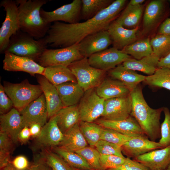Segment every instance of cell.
Wrapping results in <instances>:
<instances>
[{"instance_id": "6da1fadb", "label": "cell", "mask_w": 170, "mask_h": 170, "mask_svg": "<svg viewBox=\"0 0 170 170\" xmlns=\"http://www.w3.org/2000/svg\"><path fill=\"white\" fill-rule=\"evenodd\" d=\"M122 9L120 3L114 1L94 17L84 22L71 24L54 22L50 26L44 38L52 47L63 48L78 44L89 35L107 30Z\"/></svg>"}, {"instance_id": "7a4b0ae2", "label": "cell", "mask_w": 170, "mask_h": 170, "mask_svg": "<svg viewBox=\"0 0 170 170\" xmlns=\"http://www.w3.org/2000/svg\"><path fill=\"white\" fill-rule=\"evenodd\" d=\"M130 95L132 100L131 115L135 118L150 139L156 141L160 139V120L163 107L153 109L150 107L139 85L131 92Z\"/></svg>"}, {"instance_id": "3957f363", "label": "cell", "mask_w": 170, "mask_h": 170, "mask_svg": "<svg viewBox=\"0 0 170 170\" xmlns=\"http://www.w3.org/2000/svg\"><path fill=\"white\" fill-rule=\"evenodd\" d=\"M20 30L34 38L39 39L44 37L49 28L50 24L41 17L42 7L48 0H16Z\"/></svg>"}, {"instance_id": "277c9868", "label": "cell", "mask_w": 170, "mask_h": 170, "mask_svg": "<svg viewBox=\"0 0 170 170\" xmlns=\"http://www.w3.org/2000/svg\"><path fill=\"white\" fill-rule=\"evenodd\" d=\"M48 44L44 37L35 39L20 30L11 37L5 52L31 59L37 62L47 49Z\"/></svg>"}, {"instance_id": "5b68a950", "label": "cell", "mask_w": 170, "mask_h": 170, "mask_svg": "<svg viewBox=\"0 0 170 170\" xmlns=\"http://www.w3.org/2000/svg\"><path fill=\"white\" fill-rule=\"evenodd\" d=\"M3 86L14 107L19 111L43 94L39 84H32L27 79L18 83L4 81Z\"/></svg>"}, {"instance_id": "8992f818", "label": "cell", "mask_w": 170, "mask_h": 170, "mask_svg": "<svg viewBox=\"0 0 170 170\" xmlns=\"http://www.w3.org/2000/svg\"><path fill=\"white\" fill-rule=\"evenodd\" d=\"M68 67L75 76L77 83L85 92L98 86L105 78L106 72L91 66L87 57L74 62Z\"/></svg>"}, {"instance_id": "52a82bcc", "label": "cell", "mask_w": 170, "mask_h": 170, "mask_svg": "<svg viewBox=\"0 0 170 170\" xmlns=\"http://www.w3.org/2000/svg\"><path fill=\"white\" fill-rule=\"evenodd\" d=\"M6 12L5 20L0 29V52L4 53L11 37L20 30L18 5L15 1L3 0L0 3Z\"/></svg>"}, {"instance_id": "ba28073f", "label": "cell", "mask_w": 170, "mask_h": 170, "mask_svg": "<svg viewBox=\"0 0 170 170\" xmlns=\"http://www.w3.org/2000/svg\"><path fill=\"white\" fill-rule=\"evenodd\" d=\"M84 57L80 52L78 44H75L59 49H46L38 62L39 65L44 68L56 65L68 66Z\"/></svg>"}, {"instance_id": "9c48e42d", "label": "cell", "mask_w": 170, "mask_h": 170, "mask_svg": "<svg viewBox=\"0 0 170 170\" xmlns=\"http://www.w3.org/2000/svg\"><path fill=\"white\" fill-rule=\"evenodd\" d=\"M105 100L98 95L95 88L85 91L78 104L80 121L93 122L101 116L104 110Z\"/></svg>"}, {"instance_id": "30bf717a", "label": "cell", "mask_w": 170, "mask_h": 170, "mask_svg": "<svg viewBox=\"0 0 170 170\" xmlns=\"http://www.w3.org/2000/svg\"><path fill=\"white\" fill-rule=\"evenodd\" d=\"M170 13L167 1L154 0L147 5L143 18L142 34L151 32L166 19Z\"/></svg>"}, {"instance_id": "8fae6325", "label": "cell", "mask_w": 170, "mask_h": 170, "mask_svg": "<svg viewBox=\"0 0 170 170\" xmlns=\"http://www.w3.org/2000/svg\"><path fill=\"white\" fill-rule=\"evenodd\" d=\"M131 58L122 50L113 47L92 55L88 60L92 66L107 72Z\"/></svg>"}, {"instance_id": "7c38bea8", "label": "cell", "mask_w": 170, "mask_h": 170, "mask_svg": "<svg viewBox=\"0 0 170 170\" xmlns=\"http://www.w3.org/2000/svg\"><path fill=\"white\" fill-rule=\"evenodd\" d=\"M81 6L82 0H74L71 3L52 11H47L41 8L40 13L42 18L48 24L60 21L74 24L79 22Z\"/></svg>"}, {"instance_id": "4fadbf2b", "label": "cell", "mask_w": 170, "mask_h": 170, "mask_svg": "<svg viewBox=\"0 0 170 170\" xmlns=\"http://www.w3.org/2000/svg\"><path fill=\"white\" fill-rule=\"evenodd\" d=\"M23 128L29 127L34 123H38L42 127L47 122L48 114L45 97L43 93L21 110Z\"/></svg>"}, {"instance_id": "5bb4252c", "label": "cell", "mask_w": 170, "mask_h": 170, "mask_svg": "<svg viewBox=\"0 0 170 170\" xmlns=\"http://www.w3.org/2000/svg\"><path fill=\"white\" fill-rule=\"evenodd\" d=\"M3 60L4 70L10 71H22L32 76L43 75L45 68L33 60L5 52Z\"/></svg>"}, {"instance_id": "9a60e30c", "label": "cell", "mask_w": 170, "mask_h": 170, "mask_svg": "<svg viewBox=\"0 0 170 170\" xmlns=\"http://www.w3.org/2000/svg\"><path fill=\"white\" fill-rule=\"evenodd\" d=\"M132 100L130 95L105 100L102 119L111 121L123 120L131 115Z\"/></svg>"}, {"instance_id": "2e32d148", "label": "cell", "mask_w": 170, "mask_h": 170, "mask_svg": "<svg viewBox=\"0 0 170 170\" xmlns=\"http://www.w3.org/2000/svg\"><path fill=\"white\" fill-rule=\"evenodd\" d=\"M79 50L84 57L107 49L112 41L107 30H103L89 35L78 43Z\"/></svg>"}, {"instance_id": "e0dca14e", "label": "cell", "mask_w": 170, "mask_h": 170, "mask_svg": "<svg viewBox=\"0 0 170 170\" xmlns=\"http://www.w3.org/2000/svg\"><path fill=\"white\" fill-rule=\"evenodd\" d=\"M122 153L134 158L153 150L163 148L158 142L151 140L146 135L131 137L121 147Z\"/></svg>"}, {"instance_id": "ac0fdd59", "label": "cell", "mask_w": 170, "mask_h": 170, "mask_svg": "<svg viewBox=\"0 0 170 170\" xmlns=\"http://www.w3.org/2000/svg\"><path fill=\"white\" fill-rule=\"evenodd\" d=\"M64 134L60 129L55 116L49 119L42 127L39 135L36 138L38 147L42 149L58 146L63 139Z\"/></svg>"}, {"instance_id": "d6986e66", "label": "cell", "mask_w": 170, "mask_h": 170, "mask_svg": "<svg viewBox=\"0 0 170 170\" xmlns=\"http://www.w3.org/2000/svg\"><path fill=\"white\" fill-rule=\"evenodd\" d=\"M150 170H165L170 166V145L134 158Z\"/></svg>"}, {"instance_id": "ffe728a7", "label": "cell", "mask_w": 170, "mask_h": 170, "mask_svg": "<svg viewBox=\"0 0 170 170\" xmlns=\"http://www.w3.org/2000/svg\"><path fill=\"white\" fill-rule=\"evenodd\" d=\"M96 122L103 128L113 129L130 137L145 135L137 121L131 115L121 120L111 121L101 118L97 120Z\"/></svg>"}, {"instance_id": "44dd1931", "label": "cell", "mask_w": 170, "mask_h": 170, "mask_svg": "<svg viewBox=\"0 0 170 170\" xmlns=\"http://www.w3.org/2000/svg\"><path fill=\"white\" fill-rule=\"evenodd\" d=\"M107 30L113 47L122 50L136 41L139 28L128 29L114 20L110 25Z\"/></svg>"}, {"instance_id": "7402d4cb", "label": "cell", "mask_w": 170, "mask_h": 170, "mask_svg": "<svg viewBox=\"0 0 170 170\" xmlns=\"http://www.w3.org/2000/svg\"><path fill=\"white\" fill-rule=\"evenodd\" d=\"M37 79L45 97L48 119H49L55 116L63 106L55 86L42 75H37Z\"/></svg>"}, {"instance_id": "603a6c76", "label": "cell", "mask_w": 170, "mask_h": 170, "mask_svg": "<svg viewBox=\"0 0 170 170\" xmlns=\"http://www.w3.org/2000/svg\"><path fill=\"white\" fill-rule=\"evenodd\" d=\"M0 131L7 134L14 144H17L19 133L23 128L20 112L13 107L7 113L0 115Z\"/></svg>"}, {"instance_id": "cb8c5ba5", "label": "cell", "mask_w": 170, "mask_h": 170, "mask_svg": "<svg viewBox=\"0 0 170 170\" xmlns=\"http://www.w3.org/2000/svg\"><path fill=\"white\" fill-rule=\"evenodd\" d=\"M95 89L98 95L105 100L126 96L131 93L121 81L108 78H105Z\"/></svg>"}, {"instance_id": "d4e9b609", "label": "cell", "mask_w": 170, "mask_h": 170, "mask_svg": "<svg viewBox=\"0 0 170 170\" xmlns=\"http://www.w3.org/2000/svg\"><path fill=\"white\" fill-rule=\"evenodd\" d=\"M55 87L63 107L78 104L85 93L77 82H69Z\"/></svg>"}, {"instance_id": "484cf974", "label": "cell", "mask_w": 170, "mask_h": 170, "mask_svg": "<svg viewBox=\"0 0 170 170\" xmlns=\"http://www.w3.org/2000/svg\"><path fill=\"white\" fill-rule=\"evenodd\" d=\"M88 144L78 123L64 134L63 140L58 147L66 151L76 152L87 146Z\"/></svg>"}, {"instance_id": "4316f807", "label": "cell", "mask_w": 170, "mask_h": 170, "mask_svg": "<svg viewBox=\"0 0 170 170\" xmlns=\"http://www.w3.org/2000/svg\"><path fill=\"white\" fill-rule=\"evenodd\" d=\"M109 75L113 78L123 83L131 92L141 82H144L146 76L139 74L135 71L127 68L122 64L118 65L108 71Z\"/></svg>"}, {"instance_id": "83f0119b", "label": "cell", "mask_w": 170, "mask_h": 170, "mask_svg": "<svg viewBox=\"0 0 170 170\" xmlns=\"http://www.w3.org/2000/svg\"><path fill=\"white\" fill-rule=\"evenodd\" d=\"M55 116L58 125L64 134L80 121L78 104L64 107Z\"/></svg>"}, {"instance_id": "f1b7e54d", "label": "cell", "mask_w": 170, "mask_h": 170, "mask_svg": "<svg viewBox=\"0 0 170 170\" xmlns=\"http://www.w3.org/2000/svg\"><path fill=\"white\" fill-rule=\"evenodd\" d=\"M42 75L55 86L69 82H77L71 71L65 66L56 65L45 67Z\"/></svg>"}, {"instance_id": "f546056e", "label": "cell", "mask_w": 170, "mask_h": 170, "mask_svg": "<svg viewBox=\"0 0 170 170\" xmlns=\"http://www.w3.org/2000/svg\"><path fill=\"white\" fill-rule=\"evenodd\" d=\"M160 59L152 54L140 60L132 58L122 63L125 67L133 71H140L148 76L153 75L157 68Z\"/></svg>"}, {"instance_id": "4dcf8cb0", "label": "cell", "mask_w": 170, "mask_h": 170, "mask_svg": "<svg viewBox=\"0 0 170 170\" xmlns=\"http://www.w3.org/2000/svg\"><path fill=\"white\" fill-rule=\"evenodd\" d=\"M144 5L132 6L128 4L115 20L124 27L131 29L138 27L143 13Z\"/></svg>"}, {"instance_id": "1f68e13d", "label": "cell", "mask_w": 170, "mask_h": 170, "mask_svg": "<svg viewBox=\"0 0 170 170\" xmlns=\"http://www.w3.org/2000/svg\"><path fill=\"white\" fill-rule=\"evenodd\" d=\"M51 149L72 167L82 170H94L83 156L76 152L66 151L58 146Z\"/></svg>"}, {"instance_id": "d6a6232c", "label": "cell", "mask_w": 170, "mask_h": 170, "mask_svg": "<svg viewBox=\"0 0 170 170\" xmlns=\"http://www.w3.org/2000/svg\"><path fill=\"white\" fill-rule=\"evenodd\" d=\"M122 51L138 60L153 54L149 38L136 41L125 47Z\"/></svg>"}, {"instance_id": "836d02e7", "label": "cell", "mask_w": 170, "mask_h": 170, "mask_svg": "<svg viewBox=\"0 0 170 170\" xmlns=\"http://www.w3.org/2000/svg\"><path fill=\"white\" fill-rule=\"evenodd\" d=\"M113 2L111 0H82L81 18L85 20L93 18Z\"/></svg>"}, {"instance_id": "e575fe53", "label": "cell", "mask_w": 170, "mask_h": 170, "mask_svg": "<svg viewBox=\"0 0 170 170\" xmlns=\"http://www.w3.org/2000/svg\"><path fill=\"white\" fill-rule=\"evenodd\" d=\"M144 82L150 86L163 88L170 91V69L157 68L153 75L146 76Z\"/></svg>"}, {"instance_id": "d590c367", "label": "cell", "mask_w": 170, "mask_h": 170, "mask_svg": "<svg viewBox=\"0 0 170 170\" xmlns=\"http://www.w3.org/2000/svg\"><path fill=\"white\" fill-rule=\"evenodd\" d=\"M79 124L80 129L88 144L90 146H95L100 140L103 128L93 122L80 121Z\"/></svg>"}, {"instance_id": "8d00e7d4", "label": "cell", "mask_w": 170, "mask_h": 170, "mask_svg": "<svg viewBox=\"0 0 170 170\" xmlns=\"http://www.w3.org/2000/svg\"><path fill=\"white\" fill-rule=\"evenodd\" d=\"M153 54L160 59L170 53V36L158 34L150 40Z\"/></svg>"}, {"instance_id": "74e56055", "label": "cell", "mask_w": 170, "mask_h": 170, "mask_svg": "<svg viewBox=\"0 0 170 170\" xmlns=\"http://www.w3.org/2000/svg\"><path fill=\"white\" fill-rule=\"evenodd\" d=\"M41 157L53 170H67L64 161L49 148L42 149Z\"/></svg>"}, {"instance_id": "f35d334b", "label": "cell", "mask_w": 170, "mask_h": 170, "mask_svg": "<svg viewBox=\"0 0 170 170\" xmlns=\"http://www.w3.org/2000/svg\"><path fill=\"white\" fill-rule=\"evenodd\" d=\"M76 152L83 156L94 170H102L100 164L101 154L96 148L87 146Z\"/></svg>"}, {"instance_id": "ab89813d", "label": "cell", "mask_w": 170, "mask_h": 170, "mask_svg": "<svg viewBox=\"0 0 170 170\" xmlns=\"http://www.w3.org/2000/svg\"><path fill=\"white\" fill-rule=\"evenodd\" d=\"M131 137L122 134L110 128H103L100 140H103L122 147Z\"/></svg>"}, {"instance_id": "60d3db41", "label": "cell", "mask_w": 170, "mask_h": 170, "mask_svg": "<svg viewBox=\"0 0 170 170\" xmlns=\"http://www.w3.org/2000/svg\"><path fill=\"white\" fill-rule=\"evenodd\" d=\"M164 119L161 125V138L158 142L163 148L170 145V111L167 107H163Z\"/></svg>"}, {"instance_id": "b9f144b4", "label": "cell", "mask_w": 170, "mask_h": 170, "mask_svg": "<svg viewBox=\"0 0 170 170\" xmlns=\"http://www.w3.org/2000/svg\"><path fill=\"white\" fill-rule=\"evenodd\" d=\"M95 147L101 154L114 155L124 157L122 147L103 140H99Z\"/></svg>"}, {"instance_id": "7bdbcfd3", "label": "cell", "mask_w": 170, "mask_h": 170, "mask_svg": "<svg viewBox=\"0 0 170 170\" xmlns=\"http://www.w3.org/2000/svg\"><path fill=\"white\" fill-rule=\"evenodd\" d=\"M126 157L114 155L101 154L100 164L102 170H107L120 165L125 162Z\"/></svg>"}, {"instance_id": "ee69618b", "label": "cell", "mask_w": 170, "mask_h": 170, "mask_svg": "<svg viewBox=\"0 0 170 170\" xmlns=\"http://www.w3.org/2000/svg\"><path fill=\"white\" fill-rule=\"evenodd\" d=\"M107 170H150L142 164L126 157L124 162L118 167Z\"/></svg>"}, {"instance_id": "f6af8a7d", "label": "cell", "mask_w": 170, "mask_h": 170, "mask_svg": "<svg viewBox=\"0 0 170 170\" xmlns=\"http://www.w3.org/2000/svg\"><path fill=\"white\" fill-rule=\"evenodd\" d=\"M14 107L13 103L5 93L3 85L0 84V115L9 112Z\"/></svg>"}, {"instance_id": "bcb514c9", "label": "cell", "mask_w": 170, "mask_h": 170, "mask_svg": "<svg viewBox=\"0 0 170 170\" xmlns=\"http://www.w3.org/2000/svg\"><path fill=\"white\" fill-rule=\"evenodd\" d=\"M14 144L7 134L0 131V153L10 154L14 148Z\"/></svg>"}, {"instance_id": "7dc6e473", "label": "cell", "mask_w": 170, "mask_h": 170, "mask_svg": "<svg viewBox=\"0 0 170 170\" xmlns=\"http://www.w3.org/2000/svg\"><path fill=\"white\" fill-rule=\"evenodd\" d=\"M11 163L19 170H28L31 165L27 158L23 155L17 156L11 161Z\"/></svg>"}, {"instance_id": "c3c4849f", "label": "cell", "mask_w": 170, "mask_h": 170, "mask_svg": "<svg viewBox=\"0 0 170 170\" xmlns=\"http://www.w3.org/2000/svg\"><path fill=\"white\" fill-rule=\"evenodd\" d=\"M29 170H53L45 161L42 157L35 160L29 168Z\"/></svg>"}, {"instance_id": "681fc988", "label": "cell", "mask_w": 170, "mask_h": 170, "mask_svg": "<svg viewBox=\"0 0 170 170\" xmlns=\"http://www.w3.org/2000/svg\"><path fill=\"white\" fill-rule=\"evenodd\" d=\"M31 137L29 127H24L20 131L18 136V141L21 143H26Z\"/></svg>"}, {"instance_id": "f907efd6", "label": "cell", "mask_w": 170, "mask_h": 170, "mask_svg": "<svg viewBox=\"0 0 170 170\" xmlns=\"http://www.w3.org/2000/svg\"><path fill=\"white\" fill-rule=\"evenodd\" d=\"M158 34L170 36V18L166 19L159 26Z\"/></svg>"}, {"instance_id": "816d5d0a", "label": "cell", "mask_w": 170, "mask_h": 170, "mask_svg": "<svg viewBox=\"0 0 170 170\" xmlns=\"http://www.w3.org/2000/svg\"><path fill=\"white\" fill-rule=\"evenodd\" d=\"M42 127L38 123H34L29 127L31 137L34 138L37 137L40 134Z\"/></svg>"}, {"instance_id": "f5cc1de1", "label": "cell", "mask_w": 170, "mask_h": 170, "mask_svg": "<svg viewBox=\"0 0 170 170\" xmlns=\"http://www.w3.org/2000/svg\"><path fill=\"white\" fill-rule=\"evenodd\" d=\"M157 67L170 69V53L165 57L160 59Z\"/></svg>"}, {"instance_id": "db71d44e", "label": "cell", "mask_w": 170, "mask_h": 170, "mask_svg": "<svg viewBox=\"0 0 170 170\" xmlns=\"http://www.w3.org/2000/svg\"><path fill=\"white\" fill-rule=\"evenodd\" d=\"M144 0H131L128 4L132 6L141 5L144 2Z\"/></svg>"}, {"instance_id": "11a10c76", "label": "cell", "mask_w": 170, "mask_h": 170, "mask_svg": "<svg viewBox=\"0 0 170 170\" xmlns=\"http://www.w3.org/2000/svg\"><path fill=\"white\" fill-rule=\"evenodd\" d=\"M0 170H19L15 168L12 165L11 162L6 166L0 169Z\"/></svg>"}, {"instance_id": "9f6ffc18", "label": "cell", "mask_w": 170, "mask_h": 170, "mask_svg": "<svg viewBox=\"0 0 170 170\" xmlns=\"http://www.w3.org/2000/svg\"><path fill=\"white\" fill-rule=\"evenodd\" d=\"M65 162V161H64ZM65 163L66 166V167L67 168V170H82L79 169H76L73 167H72L70 166L69 165H68L65 162Z\"/></svg>"}, {"instance_id": "6f0895ef", "label": "cell", "mask_w": 170, "mask_h": 170, "mask_svg": "<svg viewBox=\"0 0 170 170\" xmlns=\"http://www.w3.org/2000/svg\"><path fill=\"white\" fill-rule=\"evenodd\" d=\"M165 170H170V166H169L167 169Z\"/></svg>"}, {"instance_id": "680465c9", "label": "cell", "mask_w": 170, "mask_h": 170, "mask_svg": "<svg viewBox=\"0 0 170 170\" xmlns=\"http://www.w3.org/2000/svg\"></svg>"}, {"instance_id": "91938a15", "label": "cell", "mask_w": 170, "mask_h": 170, "mask_svg": "<svg viewBox=\"0 0 170 170\" xmlns=\"http://www.w3.org/2000/svg\"><path fill=\"white\" fill-rule=\"evenodd\" d=\"M170 2V0L169 1Z\"/></svg>"}]
</instances>
